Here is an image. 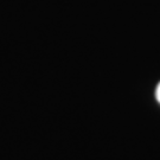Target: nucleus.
<instances>
[{"instance_id": "obj_1", "label": "nucleus", "mask_w": 160, "mask_h": 160, "mask_svg": "<svg viewBox=\"0 0 160 160\" xmlns=\"http://www.w3.org/2000/svg\"><path fill=\"white\" fill-rule=\"evenodd\" d=\"M155 97H157L158 102L160 103V83H159V86L157 87V90H155Z\"/></svg>"}]
</instances>
